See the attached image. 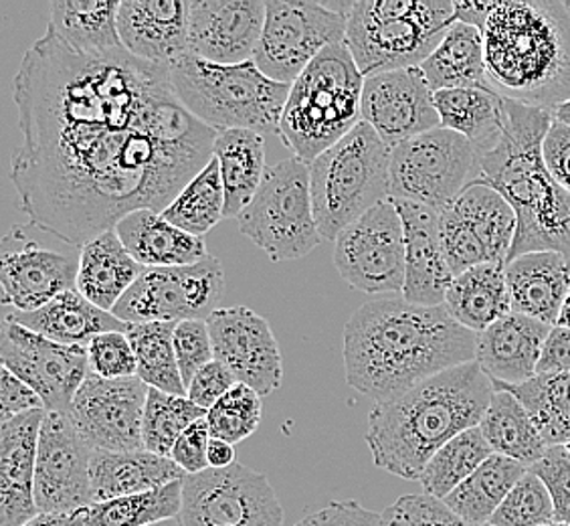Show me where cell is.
<instances>
[{
  "instance_id": "cell-44",
  "label": "cell",
  "mask_w": 570,
  "mask_h": 526,
  "mask_svg": "<svg viewBox=\"0 0 570 526\" xmlns=\"http://www.w3.org/2000/svg\"><path fill=\"white\" fill-rule=\"evenodd\" d=\"M163 217L197 237L209 233L225 217V188L215 156L163 211Z\"/></svg>"
},
{
  "instance_id": "cell-40",
  "label": "cell",
  "mask_w": 570,
  "mask_h": 526,
  "mask_svg": "<svg viewBox=\"0 0 570 526\" xmlns=\"http://www.w3.org/2000/svg\"><path fill=\"white\" fill-rule=\"evenodd\" d=\"M175 329L173 322L128 324L126 337L136 354V377L142 383L163 393L187 397V384L176 361Z\"/></svg>"
},
{
  "instance_id": "cell-61",
  "label": "cell",
  "mask_w": 570,
  "mask_h": 526,
  "mask_svg": "<svg viewBox=\"0 0 570 526\" xmlns=\"http://www.w3.org/2000/svg\"><path fill=\"white\" fill-rule=\"evenodd\" d=\"M557 327H562V329H570V292L567 300H564V304H562V310H560L559 322H557Z\"/></svg>"
},
{
  "instance_id": "cell-18",
  "label": "cell",
  "mask_w": 570,
  "mask_h": 526,
  "mask_svg": "<svg viewBox=\"0 0 570 526\" xmlns=\"http://www.w3.org/2000/svg\"><path fill=\"white\" fill-rule=\"evenodd\" d=\"M150 387L138 377L104 379L89 373L69 419L91 450H144L142 421Z\"/></svg>"
},
{
  "instance_id": "cell-23",
  "label": "cell",
  "mask_w": 570,
  "mask_h": 526,
  "mask_svg": "<svg viewBox=\"0 0 570 526\" xmlns=\"http://www.w3.org/2000/svg\"><path fill=\"white\" fill-rule=\"evenodd\" d=\"M188 53L219 66L253 61L265 25L262 0L187 2Z\"/></svg>"
},
{
  "instance_id": "cell-46",
  "label": "cell",
  "mask_w": 570,
  "mask_h": 526,
  "mask_svg": "<svg viewBox=\"0 0 570 526\" xmlns=\"http://www.w3.org/2000/svg\"><path fill=\"white\" fill-rule=\"evenodd\" d=\"M264 416L262 394L247 384L237 383L219 403L210 407L207 413L213 438L223 439L230 446H237L259 428Z\"/></svg>"
},
{
  "instance_id": "cell-10",
  "label": "cell",
  "mask_w": 570,
  "mask_h": 526,
  "mask_svg": "<svg viewBox=\"0 0 570 526\" xmlns=\"http://www.w3.org/2000/svg\"><path fill=\"white\" fill-rule=\"evenodd\" d=\"M239 231L274 263L306 257L322 243L309 166L297 158H285L267 166L262 187L237 217Z\"/></svg>"
},
{
  "instance_id": "cell-14",
  "label": "cell",
  "mask_w": 570,
  "mask_h": 526,
  "mask_svg": "<svg viewBox=\"0 0 570 526\" xmlns=\"http://www.w3.org/2000/svg\"><path fill=\"white\" fill-rule=\"evenodd\" d=\"M180 526H284L269 478L249 466L200 471L183 480Z\"/></svg>"
},
{
  "instance_id": "cell-52",
  "label": "cell",
  "mask_w": 570,
  "mask_h": 526,
  "mask_svg": "<svg viewBox=\"0 0 570 526\" xmlns=\"http://www.w3.org/2000/svg\"><path fill=\"white\" fill-rule=\"evenodd\" d=\"M210 439L213 434H210L207 417L198 419L178 438L170 458L187 476L209 470L207 454H209Z\"/></svg>"
},
{
  "instance_id": "cell-48",
  "label": "cell",
  "mask_w": 570,
  "mask_h": 526,
  "mask_svg": "<svg viewBox=\"0 0 570 526\" xmlns=\"http://www.w3.org/2000/svg\"><path fill=\"white\" fill-rule=\"evenodd\" d=\"M381 526H472L428 494H406L381 515Z\"/></svg>"
},
{
  "instance_id": "cell-64",
  "label": "cell",
  "mask_w": 570,
  "mask_h": 526,
  "mask_svg": "<svg viewBox=\"0 0 570 526\" xmlns=\"http://www.w3.org/2000/svg\"><path fill=\"white\" fill-rule=\"evenodd\" d=\"M567 4H569V7H570V0H569V2H567Z\"/></svg>"
},
{
  "instance_id": "cell-30",
  "label": "cell",
  "mask_w": 570,
  "mask_h": 526,
  "mask_svg": "<svg viewBox=\"0 0 570 526\" xmlns=\"http://www.w3.org/2000/svg\"><path fill=\"white\" fill-rule=\"evenodd\" d=\"M124 247L142 267L193 265L209 257L205 237L178 230L150 208H140L116 225Z\"/></svg>"
},
{
  "instance_id": "cell-33",
  "label": "cell",
  "mask_w": 570,
  "mask_h": 526,
  "mask_svg": "<svg viewBox=\"0 0 570 526\" xmlns=\"http://www.w3.org/2000/svg\"><path fill=\"white\" fill-rule=\"evenodd\" d=\"M118 12V0H56L49 9L47 31L77 53L108 56L124 49Z\"/></svg>"
},
{
  "instance_id": "cell-29",
  "label": "cell",
  "mask_w": 570,
  "mask_h": 526,
  "mask_svg": "<svg viewBox=\"0 0 570 526\" xmlns=\"http://www.w3.org/2000/svg\"><path fill=\"white\" fill-rule=\"evenodd\" d=\"M89 478L96 505L121 496L165 488L168 484L185 480L187 474L176 466L173 458L153 451L94 450L89 461Z\"/></svg>"
},
{
  "instance_id": "cell-58",
  "label": "cell",
  "mask_w": 570,
  "mask_h": 526,
  "mask_svg": "<svg viewBox=\"0 0 570 526\" xmlns=\"http://www.w3.org/2000/svg\"><path fill=\"white\" fill-rule=\"evenodd\" d=\"M86 515L88 510H79V513H69V515H39L31 518L29 523L21 526H86Z\"/></svg>"
},
{
  "instance_id": "cell-60",
  "label": "cell",
  "mask_w": 570,
  "mask_h": 526,
  "mask_svg": "<svg viewBox=\"0 0 570 526\" xmlns=\"http://www.w3.org/2000/svg\"><path fill=\"white\" fill-rule=\"evenodd\" d=\"M552 120L560 121V124H564V126L570 128V99H567L564 104H560V106L552 110Z\"/></svg>"
},
{
  "instance_id": "cell-37",
  "label": "cell",
  "mask_w": 570,
  "mask_h": 526,
  "mask_svg": "<svg viewBox=\"0 0 570 526\" xmlns=\"http://www.w3.org/2000/svg\"><path fill=\"white\" fill-rule=\"evenodd\" d=\"M213 156L225 188V217L237 220L262 187L267 171L264 136L252 130L219 132Z\"/></svg>"
},
{
  "instance_id": "cell-57",
  "label": "cell",
  "mask_w": 570,
  "mask_h": 526,
  "mask_svg": "<svg viewBox=\"0 0 570 526\" xmlns=\"http://www.w3.org/2000/svg\"><path fill=\"white\" fill-rule=\"evenodd\" d=\"M570 373V329L552 327L540 354L537 374Z\"/></svg>"
},
{
  "instance_id": "cell-22",
  "label": "cell",
  "mask_w": 570,
  "mask_h": 526,
  "mask_svg": "<svg viewBox=\"0 0 570 526\" xmlns=\"http://www.w3.org/2000/svg\"><path fill=\"white\" fill-rule=\"evenodd\" d=\"M361 111L362 121L391 148L441 128L433 89L421 67L364 77Z\"/></svg>"
},
{
  "instance_id": "cell-7",
  "label": "cell",
  "mask_w": 570,
  "mask_h": 526,
  "mask_svg": "<svg viewBox=\"0 0 570 526\" xmlns=\"http://www.w3.org/2000/svg\"><path fill=\"white\" fill-rule=\"evenodd\" d=\"M176 96L210 130L277 134L292 86L277 84L253 61L219 66L187 53L168 66Z\"/></svg>"
},
{
  "instance_id": "cell-8",
  "label": "cell",
  "mask_w": 570,
  "mask_h": 526,
  "mask_svg": "<svg viewBox=\"0 0 570 526\" xmlns=\"http://www.w3.org/2000/svg\"><path fill=\"white\" fill-rule=\"evenodd\" d=\"M455 21L450 0H358L348 9L344 43L371 77L421 66Z\"/></svg>"
},
{
  "instance_id": "cell-2",
  "label": "cell",
  "mask_w": 570,
  "mask_h": 526,
  "mask_svg": "<svg viewBox=\"0 0 570 526\" xmlns=\"http://www.w3.org/2000/svg\"><path fill=\"white\" fill-rule=\"evenodd\" d=\"M478 334L445 306H417L401 296L362 304L344 327L346 383L379 401L395 399L429 377L475 361Z\"/></svg>"
},
{
  "instance_id": "cell-50",
  "label": "cell",
  "mask_w": 570,
  "mask_h": 526,
  "mask_svg": "<svg viewBox=\"0 0 570 526\" xmlns=\"http://www.w3.org/2000/svg\"><path fill=\"white\" fill-rule=\"evenodd\" d=\"M175 351L183 381L188 387L203 367L215 361L207 320L178 322L175 329Z\"/></svg>"
},
{
  "instance_id": "cell-24",
  "label": "cell",
  "mask_w": 570,
  "mask_h": 526,
  "mask_svg": "<svg viewBox=\"0 0 570 526\" xmlns=\"http://www.w3.org/2000/svg\"><path fill=\"white\" fill-rule=\"evenodd\" d=\"M393 205L405 227V288L401 296L417 306H443L455 275L445 260L439 237L441 211L415 203Z\"/></svg>"
},
{
  "instance_id": "cell-47",
  "label": "cell",
  "mask_w": 570,
  "mask_h": 526,
  "mask_svg": "<svg viewBox=\"0 0 570 526\" xmlns=\"http://www.w3.org/2000/svg\"><path fill=\"white\" fill-rule=\"evenodd\" d=\"M554 523V505L549 488L528 470L495 510L490 526H549Z\"/></svg>"
},
{
  "instance_id": "cell-4",
  "label": "cell",
  "mask_w": 570,
  "mask_h": 526,
  "mask_svg": "<svg viewBox=\"0 0 570 526\" xmlns=\"http://www.w3.org/2000/svg\"><path fill=\"white\" fill-rule=\"evenodd\" d=\"M480 31L488 81L495 94L550 111L570 99V7L567 2H490Z\"/></svg>"
},
{
  "instance_id": "cell-27",
  "label": "cell",
  "mask_w": 570,
  "mask_h": 526,
  "mask_svg": "<svg viewBox=\"0 0 570 526\" xmlns=\"http://www.w3.org/2000/svg\"><path fill=\"white\" fill-rule=\"evenodd\" d=\"M552 327L510 312L478 334L475 361L494 384H522L537 377Z\"/></svg>"
},
{
  "instance_id": "cell-39",
  "label": "cell",
  "mask_w": 570,
  "mask_h": 526,
  "mask_svg": "<svg viewBox=\"0 0 570 526\" xmlns=\"http://www.w3.org/2000/svg\"><path fill=\"white\" fill-rule=\"evenodd\" d=\"M527 471V466L520 461L494 454L441 503L468 525H488Z\"/></svg>"
},
{
  "instance_id": "cell-41",
  "label": "cell",
  "mask_w": 570,
  "mask_h": 526,
  "mask_svg": "<svg viewBox=\"0 0 570 526\" xmlns=\"http://www.w3.org/2000/svg\"><path fill=\"white\" fill-rule=\"evenodd\" d=\"M505 389L527 407L544 444L567 446L570 441V373L537 374L522 384H494Z\"/></svg>"
},
{
  "instance_id": "cell-15",
  "label": "cell",
  "mask_w": 570,
  "mask_h": 526,
  "mask_svg": "<svg viewBox=\"0 0 570 526\" xmlns=\"http://www.w3.org/2000/svg\"><path fill=\"white\" fill-rule=\"evenodd\" d=\"M405 262V227L391 201L354 221L334 242V265L342 280L371 296L403 294Z\"/></svg>"
},
{
  "instance_id": "cell-11",
  "label": "cell",
  "mask_w": 570,
  "mask_h": 526,
  "mask_svg": "<svg viewBox=\"0 0 570 526\" xmlns=\"http://www.w3.org/2000/svg\"><path fill=\"white\" fill-rule=\"evenodd\" d=\"M480 178V156L458 132L435 128L391 148L393 203L443 211Z\"/></svg>"
},
{
  "instance_id": "cell-20",
  "label": "cell",
  "mask_w": 570,
  "mask_h": 526,
  "mask_svg": "<svg viewBox=\"0 0 570 526\" xmlns=\"http://www.w3.org/2000/svg\"><path fill=\"white\" fill-rule=\"evenodd\" d=\"M77 272L79 255L45 247L24 225H14L2 240V304L14 308L12 312H33L63 292L77 290Z\"/></svg>"
},
{
  "instance_id": "cell-31",
  "label": "cell",
  "mask_w": 570,
  "mask_h": 526,
  "mask_svg": "<svg viewBox=\"0 0 570 526\" xmlns=\"http://www.w3.org/2000/svg\"><path fill=\"white\" fill-rule=\"evenodd\" d=\"M7 319L67 347H88L91 340L104 332L128 330V322L91 304L77 290L63 292L33 312H11Z\"/></svg>"
},
{
  "instance_id": "cell-36",
  "label": "cell",
  "mask_w": 570,
  "mask_h": 526,
  "mask_svg": "<svg viewBox=\"0 0 570 526\" xmlns=\"http://www.w3.org/2000/svg\"><path fill=\"white\" fill-rule=\"evenodd\" d=\"M419 67L433 94L441 89H492L485 71L482 31L468 22H453L438 49Z\"/></svg>"
},
{
  "instance_id": "cell-5",
  "label": "cell",
  "mask_w": 570,
  "mask_h": 526,
  "mask_svg": "<svg viewBox=\"0 0 570 526\" xmlns=\"http://www.w3.org/2000/svg\"><path fill=\"white\" fill-rule=\"evenodd\" d=\"M552 111L504 98V132L492 150L480 154V185L498 191L515 213V237L508 262L554 252L570 262V195L550 176L542 158Z\"/></svg>"
},
{
  "instance_id": "cell-17",
  "label": "cell",
  "mask_w": 570,
  "mask_h": 526,
  "mask_svg": "<svg viewBox=\"0 0 570 526\" xmlns=\"http://www.w3.org/2000/svg\"><path fill=\"white\" fill-rule=\"evenodd\" d=\"M0 362L41 397L47 413L69 416L79 387L91 373L88 347L45 339L12 320L0 327Z\"/></svg>"
},
{
  "instance_id": "cell-43",
  "label": "cell",
  "mask_w": 570,
  "mask_h": 526,
  "mask_svg": "<svg viewBox=\"0 0 570 526\" xmlns=\"http://www.w3.org/2000/svg\"><path fill=\"white\" fill-rule=\"evenodd\" d=\"M183 510V480L150 493L121 496L88 508L86 526H156L176 520Z\"/></svg>"
},
{
  "instance_id": "cell-56",
  "label": "cell",
  "mask_w": 570,
  "mask_h": 526,
  "mask_svg": "<svg viewBox=\"0 0 570 526\" xmlns=\"http://www.w3.org/2000/svg\"><path fill=\"white\" fill-rule=\"evenodd\" d=\"M542 158L550 176L570 195V128L552 120L542 144Z\"/></svg>"
},
{
  "instance_id": "cell-1",
  "label": "cell",
  "mask_w": 570,
  "mask_h": 526,
  "mask_svg": "<svg viewBox=\"0 0 570 526\" xmlns=\"http://www.w3.org/2000/svg\"><path fill=\"white\" fill-rule=\"evenodd\" d=\"M14 106L22 211L79 250L140 208L163 213L209 165L219 134L183 106L168 67L126 49L77 53L51 31L22 57Z\"/></svg>"
},
{
  "instance_id": "cell-53",
  "label": "cell",
  "mask_w": 570,
  "mask_h": 526,
  "mask_svg": "<svg viewBox=\"0 0 570 526\" xmlns=\"http://www.w3.org/2000/svg\"><path fill=\"white\" fill-rule=\"evenodd\" d=\"M237 384L229 369L219 361L203 367L187 387V397L198 407L207 409L217 406L225 394Z\"/></svg>"
},
{
  "instance_id": "cell-49",
  "label": "cell",
  "mask_w": 570,
  "mask_h": 526,
  "mask_svg": "<svg viewBox=\"0 0 570 526\" xmlns=\"http://www.w3.org/2000/svg\"><path fill=\"white\" fill-rule=\"evenodd\" d=\"M89 369L104 379L136 377L138 364L126 332H104L88 344Z\"/></svg>"
},
{
  "instance_id": "cell-32",
  "label": "cell",
  "mask_w": 570,
  "mask_h": 526,
  "mask_svg": "<svg viewBox=\"0 0 570 526\" xmlns=\"http://www.w3.org/2000/svg\"><path fill=\"white\" fill-rule=\"evenodd\" d=\"M142 272L116 230L106 231L79 250L77 292L101 310L114 312Z\"/></svg>"
},
{
  "instance_id": "cell-3",
  "label": "cell",
  "mask_w": 570,
  "mask_h": 526,
  "mask_svg": "<svg viewBox=\"0 0 570 526\" xmlns=\"http://www.w3.org/2000/svg\"><path fill=\"white\" fill-rule=\"evenodd\" d=\"M492 394V379L472 361L379 401L364 436L374 464L403 480H421L429 460L448 441L480 428Z\"/></svg>"
},
{
  "instance_id": "cell-59",
  "label": "cell",
  "mask_w": 570,
  "mask_h": 526,
  "mask_svg": "<svg viewBox=\"0 0 570 526\" xmlns=\"http://www.w3.org/2000/svg\"><path fill=\"white\" fill-rule=\"evenodd\" d=\"M207 458H209V468H215V470H223V468H229L233 464H237L235 461V446L217 438L210 439Z\"/></svg>"
},
{
  "instance_id": "cell-13",
  "label": "cell",
  "mask_w": 570,
  "mask_h": 526,
  "mask_svg": "<svg viewBox=\"0 0 570 526\" xmlns=\"http://www.w3.org/2000/svg\"><path fill=\"white\" fill-rule=\"evenodd\" d=\"M223 292L225 270L215 255L193 265L144 267L111 314L128 324L207 320L219 310Z\"/></svg>"
},
{
  "instance_id": "cell-21",
  "label": "cell",
  "mask_w": 570,
  "mask_h": 526,
  "mask_svg": "<svg viewBox=\"0 0 570 526\" xmlns=\"http://www.w3.org/2000/svg\"><path fill=\"white\" fill-rule=\"evenodd\" d=\"M215 361L229 369L237 383L267 397L284 381L282 351L269 322L252 308H219L209 319Z\"/></svg>"
},
{
  "instance_id": "cell-26",
  "label": "cell",
  "mask_w": 570,
  "mask_h": 526,
  "mask_svg": "<svg viewBox=\"0 0 570 526\" xmlns=\"http://www.w3.org/2000/svg\"><path fill=\"white\" fill-rule=\"evenodd\" d=\"M118 31L128 53L154 66H173L188 53L187 2L124 0Z\"/></svg>"
},
{
  "instance_id": "cell-62",
  "label": "cell",
  "mask_w": 570,
  "mask_h": 526,
  "mask_svg": "<svg viewBox=\"0 0 570 526\" xmlns=\"http://www.w3.org/2000/svg\"><path fill=\"white\" fill-rule=\"evenodd\" d=\"M156 526H180V523H178V518H176V520H168V523H163V525Z\"/></svg>"
},
{
  "instance_id": "cell-16",
  "label": "cell",
  "mask_w": 570,
  "mask_h": 526,
  "mask_svg": "<svg viewBox=\"0 0 570 526\" xmlns=\"http://www.w3.org/2000/svg\"><path fill=\"white\" fill-rule=\"evenodd\" d=\"M515 213L498 191L475 183L439 213V237L453 275L482 263H508Z\"/></svg>"
},
{
  "instance_id": "cell-51",
  "label": "cell",
  "mask_w": 570,
  "mask_h": 526,
  "mask_svg": "<svg viewBox=\"0 0 570 526\" xmlns=\"http://www.w3.org/2000/svg\"><path fill=\"white\" fill-rule=\"evenodd\" d=\"M530 471L549 488L554 523L570 526V451L564 446H552Z\"/></svg>"
},
{
  "instance_id": "cell-12",
  "label": "cell",
  "mask_w": 570,
  "mask_h": 526,
  "mask_svg": "<svg viewBox=\"0 0 570 526\" xmlns=\"http://www.w3.org/2000/svg\"><path fill=\"white\" fill-rule=\"evenodd\" d=\"M351 4L309 0L265 2L264 33L253 64L269 79L292 86L324 49L346 41Z\"/></svg>"
},
{
  "instance_id": "cell-9",
  "label": "cell",
  "mask_w": 570,
  "mask_h": 526,
  "mask_svg": "<svg viewBox=\"0 0 570 526\" xmlns=\"http://www.w3.org/2000/svg\"><path fill=\"white\" fill-rule=\"evenodd\" d=\"M320 235L336 242L354 221L391 197V146L361 121L309 165Z\"/></svg>"
},
{
  "instance_id": "cell-63",
  "label": "cell",
  "mask_w": 570,
  "mask_h": 526,
  "mask_svg": "<svg viewBox=\"0 0 570 526\" xmlns=\"http://www.w3.org/2000/svg\"><path fill=\"white\" fill-rule=\"evenodd\" d=\"M483 526H490V525H483ZM549 526H569V525H559V523H552V525Z\"/></svg>"
},
{
  "instance_id": "cell-42",
  "label": "cell",
  "mask_w": 570,
  "mask_h": 526,
  "mask_svg": "<svg viewBox=\"0 0 570 526\" xmlns=\"http://www.w3.org/2000/svg\"><path fill=\"white\" fill-rule=\"evenodd\" d=\"M490 456H494V451L483 438L482 429L472 428L463 431L458 438L448 441L429 460L419 480L423 486V494L438 500H445Z\"/></svg>"
},
{
  "instance_id": "cell-28",
  "label": "cell",
  "mask_w": 570,
  "mask_h": 526,
  "mask_svg": "<svg viewBox=\"0 0 570 526\" xmlns=\"http://www.w3.org/2000/svg\"><path fill=\"white\" fill-rule=\"evenodd\" d=\"M512 312L557 327L570 292V262L554 252L520 255L505 263Z\"/></svg>"
},
{
  "instance_id": "cell-6",
  "label": "cell",
  "mask_w": 570,
  "mask_h": 526,
  "mask_svg": "<svg viewBox=\"0 0 570 526\" xmlns=\"http://www.w3.org/2000/svg\"><path fill=\"white\" fill-rule=\"evenodd\" d=\"M364 76L346 43L324 49L292 84L277 136L312 165L362 121Z\"/></svg>"
},
{
  "instance_id": "cell-54",
  "label": "cell",
  "mask_w": 570,
  "mask_h": 526,
  "mask_svg": "<svg viewBox=\"0 0 570 526\" xmlns=\"http://www.w3.org/2000/svg\"><path fill=\"white\" fill-rule=\"evenodd\" d=\"M294 526H381V515L356 500H332L316 513L304 516Z\"/></svg>"
},
{
  "instance_id": "cell-45",
  "label": "cell",
  "mask_w": 570,
  "mask_h": 526,
  "mask_svg": "<svg viewBox=\"0 0 570 526\" xmlns=\"http://www.w3.org/2000/svg\"><path fill=\"white\" fill-rule=\"evenodd\" d=\"M207 409L193 403L188 397L163 393L158 389L148 391L144 409L142 444L144 450L170 458L178 438L195 421L207 417Z\"/></svg>"
},
{
  "instance_id": "cell-55",
  "label": "cell",
  "mask_w": 570,
  "mask_h": 526,
  "mask_svg": "<svg viewBox=\"0 0 570 526\" xmlns=\"http://www.w3.org/2000/svg\"><path fill=\"white\" fill-rule=\"evenodd\" d=\"M35 409H45L41 397L29 384L4 369L0 371V421L7 423L14 417L29 413Z\"/></svg>"
},
{
  "instance_id": "cell-38",
  "label": "cell",
  "mask_w": 570,
  "mask_h": 526,
  "mask_svg": "<svg viewBox=\"0 0 570 526\" xmlns=\"http://www.w3.org/2000/svg\"><path fill=\"white\" fill-rule=\"evenodd\" d=\"M480 429L494 454L520 461L528 470L537 466L549 450L527 407L505 389L494 387L492 401L483 413Z\"/></svg>"
},
{
  "instance_id": "cell-34",
  "label": "cell",
  "mask_w": 570,
  "mask_h": 526,
  "mask_svg": "<svg viewBox=\"0 0 570 526\" xmlns=\"http://www.w3.org/2000/svg\"><path fill=\"white\" fill-rule=\"evenodd\" d=\"M445 310L463 329L480 334L512 312L505 263H482L455 275L445 296Z\"/></svg>"
},
{
  "instance_id": "cell-19",
  "label": "cell",
  "mask_w": 570,
  "mask_h": 526,
  "mask_svg": "<svg viewBox=\"0 0 570 526\" xmlns=\"http://www.w3.org/2000/svg\"><path fill=\"white\" fill-rule=\"evenodd\" d=\"M94 450L63 413H47L39 434L35 503L39 513L69 515L94 505L89 461Z\"/></svg>"
},
{
  "instance_id": "cell-25",
  "label": "cell",
  "mask_w": 570,
  "mask_h": 526,
  "mask_svg": "<svg viewBox=\"0 0 570 526\" xmlns=\"http://www.w3.org/2000/svg\"><path fill=\"white\" fill-rule=\"evenodd\" d=\"M45 416L35 409L0 428V526H21L39 515L35 470Z\"/></svg>"
},
{
  "instance_id": "cell-35",
  "label": "cell",
  "mask_w": 570,
  "mask_h": 526,
  "mask_svg": "<svg viewBox=\"0 0 570 526\" xmlns=\"http://www.w3.org/2000/svg\"><path fill=\"white\" fill-rule=\"evenodd\" d=\"M441 128L458 132L478 156L492 150L504 132V98L494 89H441L433 94Z\"/></svg>"
}]
</instances>
